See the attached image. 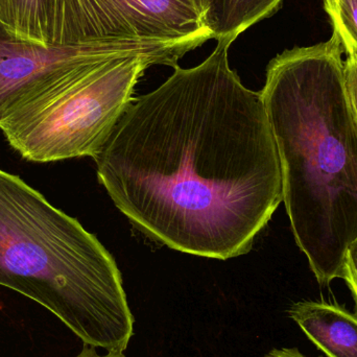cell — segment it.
Masks as SVG:
<instances>
[{"instance_id":"1","label":"cell","mask_w":357,"mask_h":357,"mask_svg":"<svg viewBox=\"0 0 357 357\" xmlns=\"http://www.w3.org/2000/svg\"><path fill=\"white\" fill-rule=\"evenodd\" d=\"M228 40L134 98L93 157L98 180L140 232L228 260L251 251L283 202L280 159L260 92L229 64Z\"/></svg>"},{"instance_id":"2","label":"cell","mask_w":357,"mask_h":357,"mask_svg":"<svg viewBox=\"0 0 357 357\" xmlns=\"http://www.w3.org/2000/svg\"><path fill=\"white\" fill-rule=\"evenodd\" d=\"M342 43L284 50L260 91L280 159L283 203L298 247L320 285L343 279L357 238V121Z\"/></svg>"},{"instance_id":"3","label":"cell","mask_w":357,"mask_h":357,"mask_svg":"<svg viewBox=\"0 0 357 357\" xmlns=\"http://www.w3.org/2000/svg\"><path fill=\"white\" fill-rule=\"evenodd\" d=\"M0 285L37 302L84 345L123 354L133 314L113 256L75 218L0 169Z\"/></svg>"},{"instance_id":"4","label":"cell","mask_w":357,"mask_h":357,"mask_svg":"<svg viewBox=\"0 0 357 357\" xmlns=\"http://www.w3.org/2000/svg\"><path fill=\"white\" fill-rule=\"evenodd\" d=\"M154 65L148 56L111 61L18 105L0 130L33 162L93 158L133 100L140 77Z\"/></svg>"},{"instance_id":"5","label":"cell","mask_w":357,"mask_h":357,"mask_svg":"<svg viewBox=\"0 0 357 357\" xmlns=\"http://www.w3.org/2000/svg\"><path fill=\"white\" fill-rule=\"evenodd\" d=\"M204 36L177 40L117 38L45 46L19 39L0 23V123L25 100L111 61L148 56L158 65L178 60L205 43Z\"/></svg>"},{"instance_id":"6","label":"cell","mask_w":357,"mask_h":357,"mask_svg":"<svg viewBox=\"0 0 357 357\" xmlns=\"http://www.w3.org/2000/svg\"><path fill=\"white\" fill-rule=\"evenodd\" d=\"M213 0H59L54 45L213 33Z\"/></svg>"},{"instance_id":"7","label":"cell","mask_w":357,"mask_h":357,"mask_svg":"<svg viewBox=\"0 0 357 357\" xmlns=\"http://www.w3.org/2000/svg\"><path fill=\"white\" fill-rule=\"evenodd\" d=\"M289 318L326 357H357V314L325 301L296 302Z\"/></svg>"},{"instance_id":"8","label":"cell","mask_w":357,"mask_h":357,"mask_svg":"<svg viewBox=\"0 0 357 357\" xmlns=\"http://www.w3.org/2000/svg\"><path fill=\"white\" fill-rule=\"evenodd\" d=\"M59 0H0V23L19 39L54 45Z\"/></svg>"},{"instance_id":"9","label":"cell","mask_w":357,"mask_h":357,"mask_svg":"<svg viewBox=\"0 0 357 357\" xmlns=\"http://www.w3.org/2000/svg\"><path fill=\"white\" fill-rule=\"evenodd\" d=\"M283 0H213L211 20L216 41L231 43L256 23L270 18Z\"/></svg>"},{"instance_id":"10","label":"cell","mask_w":357,"mask_h":357,"mask_svg":"<svg viewBox=\"0 0 357 357\" xmlns=\"http://www.w3.org/2000/svg\"><path fill=\"white\" fill-rule=\"evenodd\" d=\"M325 8L344 50H357V0H325Z\"/></svg>"},{"instance_id":"11","label":"cell","mask_w":357,"mask_h":357,"mask_svg":"<svg viewBox=\"0 0 357 357\" xmlns=\"http://www.w3.org/2000/svg\"><path fill=\"white\" fill-rule=\"evenodd\" d=\"M346 52L347 59L344 62L346 92L357 121V50H348Z\"/></svg>"},{"instance_id":"12","label":"cell","mask_w":357,"mask_h":357,"mask_svg":"<svg viewBox=\"0 0 357 357\" xmlns=\"http://www.w3.org/2000/svg\"><path fill=\"white\" fill-rule=\"evenodd\" d=\"M343 279L347 283L356 302L357 314V238L348 247L344 259Z\"/></svg>"},{"instance_id":"13","label":"cell","mask_w":357,"mask_h":357,"mask_svg":"<svg viewBox=\"0 0 357 357\" xmlns=\"http://www.w3.org/2000/svg\"><path fill=\"white\" fill-rule=\"evenodd\" d=\"M264 357H310L302 354L298 348H280L273 349Z\"/></svg>"},{"instance_id":"14","label":"cell","mask_w":357,"mask_h":357,"mask_svg":"<svg viewBox=\"0 0 357 357\" xmlns=\"http://www.w3.org/2000/svg\"><path fill=\"white\" fill-rule=\"evenodd\" d=\"M75 357H127L123 354H112V352H108L106 356H100L94 351V348L91 346L85 345L83 351Z\"/></svg>"}]
</instances>
